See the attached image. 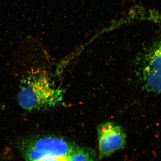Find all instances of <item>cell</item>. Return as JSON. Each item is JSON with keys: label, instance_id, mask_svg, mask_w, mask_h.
<instances>
[{"label": "cell", "instance_id": "cell-1", "mask_svg": "<svg viewBox=\"0 0 161 161\" xmlns=\"http://www.w3.org/2000/svg\"><path fill=\"white\" fill-rule=\"evenodd\" d=\"M21 82L18 100L24 109L32 111L53 107L63 100V90L52 84L45 72L32 71Z\"/></svg>", "mask_w": 161, "mask_h": 161}, {"label": "cell", "instance_id": "cell-2", "mask_svg": "<svg viewBox=\"0 0 161 161\" xmlns=\"http://www.w3.org/2000/svg\"><path fill=\"white\" fill-rule=\"evenodd\" d=\"M73 144L59 137L39 136L23 140L19 150L27 160L69 161Z\"/></svg>", "mask_w": 161, "mask_h": 161}, {"label": "cell", "instance_id": "cell-4", "mask_svg": "<svg viewBox=\"0 0 161 161\" xmlns=\"http://www.w3.org/2000/svg\"><path fill=\"white\" fill-rule=\"evenodd\" d=\"M95 160L96 155L92 149L73 144L70 153L69 161H91Z\"/></svg>", "mask_w": 161, "mask_h": 161}, {"label": "cell", "instance_id": "cell-5", "mask_svg": "<svg viewBox=\"0 0 161 161\" xmlns=\"http://www.w3.org/2000/svg\"><path fill=\"white\" fill-rule=\"evenodd\" d=\"M146 89L157 94L161 92V70H155L147 74L146 78Z\"/></svg>", "mask_w": 161, "mask_h": 161}, {"label": "cell", "instance_id": "cell-3", "mask_svg": "<svg viewBox=\"0 0 161 161\" xmlns=\"http://www.w3.org/2000/svg\"><path fill=\"white\" fill-rule=\"evenodd\" d=\"M99 158L107 157L125 145L126 136L121 127L114 122H107L97 129Z\"/></svg>", "mask_w": 161, "mask_h": 161}]
</instances>
